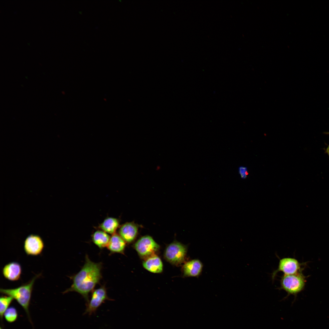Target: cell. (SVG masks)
Instances as JSON below:
<instances>
[{
  "label": "cell",
  "instance_id": "cell-14",
  "mask_svg": "<svg viewBox=\"0 0 329 329\" xmlns=\"http://www.w3.org/2000/svg\"><path fill=\"white\" fill-rule=\"evenodd\" d=\"M110 237L107 233L102 230L95 231L91 236L92 242L100 249L107 246Z\"/></svg>",
  "mask_w": 329,
  "mask_h": 329
},
{
  "label": "cell",
  "instance_id": "cell-10",
  "mask_svg": "<svg viewBox=\"0 0 329 329\" xmlns=\"http://www.w3.org/2000/svg\"><path fill=\"white\" fill-rule=\"evenodd\" d=\"M137 232V227L136 225L132 223H126L120 227L119 233L125 242L129 243L135 239Z\"/></svg>",
  "mask_w": 329,
  "mask_h": 329
},
{
  "label": "cell",
  "instance_id": "cell-9",
  "mask_svg": "<svg viewBox=\"0 0 329 329\" xmlns=\"http://www.w3.org/2000/svg\"><path fill=\"white\" fill-rule=\"evenodd\" d=\"M21 272V265L16 262H12L6 264L2 270V273L4 277L12 281L18 280L20 277Z\"/></svg>",
  "mask_w": 329,
  "mask_h": 329
},
{
  "label": "cell",
  "instance_id": "cell-21",
  "mask_svg": "<svg viewBox=\"0 0 329 329\" xmlns=\"http://www.w3.org/2000/svg\"><path fill=\"white\" fill-rule=\"evenodd\" d=\"M0 329H3L1 327H0Z\"/></svg>",
  "mask_w": 329,
  "mask_h": 329
},
{
  "label": "cell",
  "instance_id": "cell-1",
  "mask_svg": "<svg viewBox=\"0 0 329 329\" xmlns=\"http://www.w3.org/2000/svg\"><path fill=\"white\" fill-rule=\"evenodd\" d=\"M102 264L92 261L88 255L85 256V263L80 270L70 277L73 283L71 287L63 293L75 292L79 293L84 299L87 304L89 301V294L102 278Z\"/></svg>",
  "mask_w": 329,
  "mask_h": 329
},
{
  "label": "cell",
  "instance_id": "cell-11",
  "mask_svg": "<svg viewBox=\"0 0 329 329\" xmlns=\"http://www.w3.org/2000/svg\"><path fill=\"white\" fill-rule=\"evenodd\" d=\"M203 268L201 262L198 260H193L186 262L183 265L184 275L187 277H197L201 273Z\"/></svg>",
  "mask_w": 329,
  "mask_h": 329
},
{
  "label": "cell",
  "instance_id": "cell-19",
  "mask_svg": "<svg viewBox=\"0 0 329 329\" xmlns=\"http://www.w3.org/2000/svg\"><path fill=\"white\" fill-rule=\"evenodd\" d=\"M325 153L328 155L329 156V144L327 147L326 149L325 150Z\"/></svg>",
  "mask_w": 329,
  "mask_h": 329
},
{
  "label": "cell",
  "instance_id": "cell-17",
  "mask_svg": "<svg viewBox=\"0 0 329 329\" xmlns=\"http://www.w3.org/2000/svg\"><path fill=\"white\" fill-rule=\"evenodd\" d=\"M4 316L8 322L12 323L16 320L18 317V313L15 307H11L6 310Z\"/></svg>",
  "mask_w": 329,
  "mask_h": 329
},
{
  "label": "cell",
  "instance_id": "cell-18",
  "mask_svg": "<svg viewBox=\"0 0 329 329\" xmlns=\"http://www.w3.org/2000/svg\"><path fill=\"white\" fill-rule=\"evenodd\" d=\"M238 172L241 178L243 179H246L249 174L247 168L243 166L239 168Z\"/></svg>",
  "mask_w": 329,
  "mask_h": 329
},
{
  "label": "cell",
  "instance_id": "cell-4",
  "mask_svg": "<svg viewBox=\"0 0 329 329\" xmlns=\"http://www.w3.org/2000/svg\"><path fill=\"white\" fill-rule=\"evenodd\" d=\"M111 300L108 296L104 285L92 292L90 300L87 304L85 314L91 315L94 313L98 308L107 300Z\"/></svg>",
  "mask_w": 329,
  "mask_h": 329
},
{
  "label": "cell",
  "instance_id": "cell-3",
  "mask_svg": "<svg viewBox=\"0 0 329 329\" xmlns=\"http://www.w3.org/2000/svg\"><path fill=\"white\" fill-rule=\"evenodd\" d=\"M305 282V278L301 271L294 274H284L280 280L281 288L288 295L295 296L303 290Z\"/></svg>",
  "mask_w": 329,
  "mask_h": 329
},
{
  "label": "cell",
  "instance_id": "cell-7",
  "mask_svg": "<svg viewBox=\"0 0 329 329\" xmlns=\"http://www.w3.org/2000/svg\"><path fill=\"white\" fill-rule=\"evenodd\" d=\"M302 264L295 258L285 257L279 260L277 269L272 274V278L274 280L277 273L282 272L284 274L289 275L301 272Z\"/></svg>",
  "mask_w": 329,
  "mask_h": 329
},
{
  "label": "cell",
  "instance_id": "cell-5",
  "mask_svg": "<svg viewBox=\"0 0 329 329\" xmlns=\"http://www.w3.org/2000/svg\"><path fill=\"white\" fill-rule=\"evenodd\" d=\"M186 246L182 243L175 242L169 244L164 252L166 259L175 265L181 264L184 260L186 253Z\"/></svg>",
  "mask_w": 329,
  "mask_h": 329
},
{
  "label": "cell",
  "instance_id": "cell-16",
  "mask_svg": "<svg viewBox=\"0 0 329 329\" xmlns=\"http://www.w3.org/2000/svg\"><path fill=\"white\" fill-rule=\"evenodd\" d=\"M13 299L12 297L8 295L0 297V316L1 320L3 319L5 312L9 308L8 307Z\"/></svg>",
  "mask_w": 329,
  "mask_h": 329
},
{
  "label": "cell",
  "instance_id": "cell-12",
  "mask_svg": "<svg viewBox=\"0 0 329 329\" xmlns=\"http://www.w3.org/2000/svg\"><path fill=\"white\" fill-rule=\"evenodd\" d=\"M126 246V242L116 233L112 235L107 246L110 254L123 253Z\"/></svg>",
  "mask_w": 329,
  "mask_h": 329
},
{
  "label": "cell",
  "instance_id": "cell-6",
  "mask_svg": "<svg viewBox=\"0 0 329 329\" xmlns=\"http://www.w3.org/2000/svg\"><path fill=\"white\" fill-rule=\"evenodd\" d=\"M136 251L141 256L149 257L158 251L159 245L150 236L146 235L139 239L135 244Z\"/></svg>",
  "mask_w": 329,
  "mask_h": 329
},
{
  "label": "cell",
  "instance_id": "cell-2",
  "mask_svg": "<svg viewBox=\"0 0 329 329\" xmlns=\"http://www.w3.org/2000/svg\"><path fill=\"white\" fill-rule=\"evenodd\" d=\"M35 276L28 282L14 288H1L0 292L10 296L15 299L23 308L30 319L29 307L34 284L36 279L40 276Z\"/></svg>",
  "mask_w": 329,
  "mask_h": 329
},
{
  "label": "cell",
  "instance_id": "cell-13",
  "mask_svg": "<svg viewBox=\"0 0 329 329\" xmlns=\"http://www.w3.org/2000/svg\"><path fill=\"white\" fill-rule=\"evenodd\" d=\"M143 265L147 270L153 273H160L163 271L162 262L157 256L153 255L148 257L143 262Z\"/></svg>",
  "mask_w": 329,
  "mask_h": 329
},
{
  "label": "cell",
  "instance_id": "cell-20",
  "mask_svg": "<svg viewBox=\"0 0 329 329\" xmlns=\"http://www.w3.org/2000/svg\"><path fill=\"white\" fill-rule=\"evenodd\" d=\"M324 133L326 134H329V132H325Z\"/></svg>",
  "mask_w": 329,
  "mask_h": 329
},
{
  "label": "cell",
  "instance_id": "cell-15",
  "mask_svg": "<svg viewBox=\"0 0 329 329\" xmlns=\"http://www.w3.org/2000/svg\"><path fill=\"white\" fill-rule=\"evenodd\" d=\"M119 225V221L117 218L109 217L104 219L98 227L101 230L112 235L116 233Z\"/></svg>",
  "mask_w": 329,
  "mask_h": 329
},
{
  "label": "cell",
  "instance_id": "cell-8",
  "mask_svg": "<svg viewBox=\"0 0 329 329\" xmlns=\"http://www.w3.org/2000/svg\"><path fill=\"white\" fill-rule=\"evenodd\" d=\"M44 247V242L39 235H30L25 240L24 249L28 255L37 256L42 252Z\"/></svg>",
  "mask_w": 329,
  "mask_h": 329
}]
</instances>
